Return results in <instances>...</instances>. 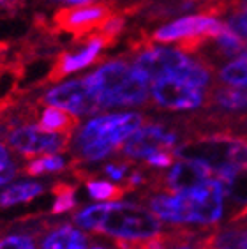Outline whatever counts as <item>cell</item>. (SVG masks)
I'll list each match as a JSON object with an SVG mask.
<instances>
[{
	"label": "cell",
	"mask_w": 247,
	"mask_h": 249,
	"mask_svg": "<svg viewBox=\"0 0 247 249\" xmlns=\"http://www.w3.org/2000/svg\"><path fill=\"white\" fill-rule=\"evenodd\" d=\"M81 230L101 231L122 242H143L161 235V221L150 209L129 201H105L85 207L74 216Z\"/></svg>",
	"instance_id": "cell-1"
},
{
	"label": "cell",
	"mask_w": 247,
	"mask_h": 249,
	"mask_svg": "<svg viewBox=\"0 0 247 249\" xmlns=\"http://www.w3.org/2000/svg\"><path fill=\"white\" fill-rule=\"evenodd\" d=\"M224 189L219 178L184 193H161L148 198V209L162 223L173 226H210L221 221L224 212Z\"/></svg>",
	"instance_id": "cell-2"
},
{
	"label": "cell",
	"mask_w": 247,
	"mask_h": 249,
	"mask_svg": "<svg viewBox=\"0 0 247 249\" xmlns=\"http://www.w3.org/2000/svg\"><path fill=\"white\" fill-rule=\"evenodd\" d=\"M143 125L140 113H109L88 120L74 140L76 158L83 163L101 161L119 149Z\"/></svg>",
	"instance_id": "cell-3"
},
{
	"label": "cell",
	"mask_w": 247,
	"mask_h": 249,
	"mask_svg": "<svg viewBox=\"0 0 247 249\" xmlns=\"http://www.w3.org/2000/svg\"><path fill=\"white\" fill-rule=\"evenodd\" d=\"M87 78L97 90L103 108L138 106L150 94L147 78L124 60H109Z\"/></svg>",
	"instance_id": "cell-4"
},
{
	"label": "cell",
	"mask_w": 247,
	"mask_h": 249,
	"mask_svg": "<svg viewBox=\"0 0 247 249\" xmlns=\"http://www.w3.org/2000/svg\"><path fill=\"white\" fill-rule=\"evenodd\" d=\"M175 156L198 161L221 175L247 164V140L226 133L205 134L184 142L175 149Z\"/></svg>",
	"instance_id": "cell-5"
},
{
	"label": "cell",
	"mask_w": 247,
	"mask_h": 249,
	"mask_svg": "<svg viewBox=\"0 0 247 249\" xmlns=\"http://www.w3.org/2000/svg\"><path fill=\"white\" fill-rule=\"evenodd\" d=\"M223 29L224 23L214 16L189 15L154 30L150 43H178V50L193 53L198 52L207 41L215 37Z\"/></svg>",
	"instance_id": "cell-6"
},
{
	"label": "cell",
	"mask_w": 247,
	"mask_h": 249,
	"mask_svg": "<svg viewBox=\"0 0 247 249\" xmlns=\"http://www.w3.org/2000/svg\"><path fill=\"white\" fill-rule=\"evenodd\" d=\"M111 16H115V11L108 4L71 5V7L57 11L52 23L55 30L71 34L76 41H85L95 32H99L101 27Z\"/></svg>",
	"instance_id": "cell-7"
},
{
	"label": "cell",
	"mask_w": 247,
	"mask_h": 249,
	"mask_svg": "<svg viewBox=\"0 0 247 249\" xmlns=\"http://www.w3.org/2000/svg\"><path fill=\"white\" fill-rule=\"evenodd\" d=\"M43 101L48 106L62 108L76 117L90 115L103 108L97 90L87 76L52 87L43 96Z\"/></svg>",
	"instance_id": "cell-8"
},
{
	"label": "cell",
	"mask_w": 247,
	"mask_h": 249,
	"mask_svg": "<svg viewBox=\"0 0 247 249\" xmlns=\"http://www.w3.org/2000/svg\"><path fill=\"white\" fill-rule=\"evenodd\" d=\"M150 96L156 101V105L171 111L196 110L205 103L203 89L191 85L175 76H164L156 80L150 87Z\"/></svg>",
	"instance_id": "cell-9"
},
{
	"label": "cell",
	"mask_w": 247,
	"mask_h": 249,
	"mask_svg": "<svg viewBox=\"0 0 247 249\" xmlns=\"http://www.w3.org/2000/svg\"><path fill=\"white\" fill-rule=\"evenodd\" d=\"M7 142L16 152L30 158L39 154L46 156L66 150L71 142V134L44 131L39 125H21L11 129V133L7 134Z\"/></svg>",
	"instance_id": "cell-10"
},
{
	"label": "cell",
	"mask_w": 247,
	"mask_h": 249,
	"mask_svg": "<svg viewBox=\"0 0 247 249\" xmlns=\"http://www.w3.org/2000/svg\"><path fill=\"white\" fill-rule=\"evenodd\" d=\"M134 69L140 71L148 82H156L164 76H178L182 67L189 62L187 53L178 48H166V46H147L136 53Z\"/></svg>",
	"instance_id": "cell-11"
},
{
	"label": "cell",
	"mask_w": 247,
	"mask_h": 249,
	"mask_svg": "<svg viewBox=\"0 0 247 249\" xmlns=\"http://www.w3.org/2000/svg\"><path fill=\"white\" fill-rule=\"evenodd\" d=\"M178 143V136L161 124L141 125L124 143V158L147 159L159 150H173Z\"/></svg>",
	"instance_id": "cell-12"
},
{
	"label": "cell",
	"mask_w": 247,
	"mask_h": 249,
	"mask_svg": "<svg viewBox=\"0 0 247 249\" xmlns=\"http://www.w3.org/2000/svg\"><path fill=\"white\" fill-rule=\"evenodd\" d=\"M108 41L103 39L101 36H90L88 39L83 41V48H80L74 53H62L55 58L50 74H48V82H60L62 78L71 74V72L83 69L101 57V50L108 46Z\"/></svg>",
	"instance_id": "cell-13"
},
{
	"label": "cell",
	"mask_w": 247,
	"mask_h": 249,
	"mask_svg": "<svg viewBox=\"0 0 247 249\" xmlns=\"http://www.w3.org/2000/svg\"><path fill=\"white\" fill-rule=\"evenodd\" d=\"M212 178V170L205 164L193 159L178 158L176 163L171 164L170 172L164 177V186L173 193H184L203 186Z\"/></svg>",
	"instance_id": "cell-14"
},
{
	"label": "cell",
	"mask_w": 247,
	"mask_h": 249,
	"mask_svg": "<svg viewBox=\"0 0 247 249\" xmlns=\"http://www.w3.org/2000/svg\"><path fill=\"white\" fill-rule=\"evenodd\" d=\"M88 235L72 225L55 226L44 235L41 249H87Z\"/></svg>",
	"instance_id": "cell-15"
},
{
	"label": "cell",
	"mask_w": 247,
	"mask_h": 249,
	"mask_svg": "<svg viewBox=\"0 0 247 249\" xmlns=\"http://www.w3.org/2000/svg\"><path fill=\"white\" fill-rule=\"evenodd\" d=\"M223 184L224 196L237 205H247V164L217 175Z\"/></svg>",
	"instance_id": "cell-16"
},
{
	"label": "cell",
	"mask_w": 247,
	"mask_h": 249,
	"mask_svg": "<svg viewBox=\"0 0 247 249\" xmlns=\"http://www.w3.org/2000/svg\"><path fill=\"white\" fill-rule=\"evenodd\" d=\"M44 193V186L39 182H18L7 186L0 191V209L16 207L21 203H29Z\"/></svg>",
	"instance_id": "cell-17"
},
{
	"label": "cell",
	"mask_w": 247,
	"mask_h": 249,
	"mask_svg": "<svg viewBox=\"0 0 247 249\" xmlns=\"http://www.w3.org/2000/svg\"><path fill=\"white\" fill-rule=\"evenodd\" d=\"M78 117L69 113V111L55 108V106H48L44 108L41 117H39V127L44 131H52V133H62V134H71L76 129Z\"/></svg>",
	"instance_id": "cell-18"
},
{
	"label": "cell",
	"mask_w": 247,
	"mask_h": 249,
	"mask_svg": "<svg viewBox=\"0 0 247 249\" xmlns=\"http://www.w3.org/2000/svg\"><path fill=\"white\" fill-rule=\"evenodd\" d=\"M217 108L224 111H242L247 110V89H237V87H219L212 94Z\"/></svg>",
	"instance_id": "cell-19"
},
{
	"label": "cell",
	"mask_w": 247,
	"mask_h": 249,
	"mask_svg": "<svg viewBox=\"0 0 247 249\" xmlns=\"http://www.w3.org/2000/svg\"><path fill=\"white\" fill-rule=\"evenodd\" d=\"M219 80L228 87L247 89V57L229 60L219 69Z\"/></svg>",
	"instance_id": "cell-20"
},
{
	"label": "cell",
	"mask_w": 247,
	"mask_h": 249,
	"mask_svg": "<svg viewBox=\"0 0 247 249\" xmlns=\"http://www.w3.org/2000/svg\"><path fill=\"white\" fill-rule=\"evenodd\" d=\"M53 203L52 214H64L76 207V191L67 182H57L52 186Z\"/></svg>",
	"instance_id": "cell-21"
},
{
	"label": "cell",
	"mask_w": 247,
	"mask_h": 249,
	"mask_svg": "<svg viewBox=\"0 0 247 249\" xmlns=\"http://www.w3.org/2000/svg\"><path fill=\"white\" fill-rule=\"evenodd\" d=\"M66 168V159L58 154H46L41 158L34 159L23 166V173L27 175H43V173L62 172Z\"/></svg>",
	"instance_id": "cell-22"
},
{
	"label": "cell",
	"mask_w": 247,
	"mask_h": 249,
	"mask_svg": "<svg viewBox=\"0 0 247 249\" xmlns=\"http://www.w3.org/2000/svg\"><path fill=\"white\" fill-rule=\"evenodd\" d=\"M87 189L90 196L95 200H115V198L124 196L127 189L119 186L117 182H108V180H95V178H87Z\"/></svg>",
	"instance_id": "cell-23"
},
{
	"label": "cell",
	"mask_w": 247,
	"mask_h": 249,
	"mask_svg": "<svg viewBox=\"0 0 247 249\" xmlns=\"http://www.w3.org/2000/svg\"><path fill=\"white\" fill-rule=\"evenodd\" d=\"M226 27L247 43V0L233 7L226 19Z\"/></svg>",
	"instance_id": "cell-24"
},
{
	"label": "cell",
	"mask_w": 247,
	"mask_h": 249,
	"mask_svg": "<svg viewBox=\"0 0 247 249\" xmlns=\"http://www.w3.org/2000/svg\"><path fill=\"white\" fill-rule=\"evenodd\" d=\"M0 249H37L32 235L25 231H15L0 237Z\"/></svg>",
	"instance_id": "cell-25"
},
{
	"label": "cell",
	"mask_w": 247,
	"mask_h": 249,
	"mask_svg": "<svg viewBox=\"0 0 247 249\" xmlns=\"http://www.w3.org/2000/svg\"><path fill=\"white\" fill-rule=\"evenodd\" d=\"M173 158H175V154L173 150H159V152L152 154V156H148L145 161H147L148 166L152 168H170L173 164Z\"/></svg>",
	"instance_id": "cell-26"
},
{
	"label": "cell",
	"mask_w": 247,
	"mask_h": 249,
	"mask_svg": "<svg viewBox=\"0 0 247 249\" xmlns=\"http://www.w3.org/2000/svg\"><path fill=\"white\" fill-rule=\"evenodd\" d=\"M105 173L108 175L113 182H125L129 173V164L127 163H111L105 166Z\"/></svg>",
	"instance_id": "cell-27"
},
{
	"label": "cell",
	"mask_w": 247,
	"mask_h": 249,
	"mask_svg": "<svg viewBox=\"0 0 247 249\" xmlns=\"http://www.w3.org/2000/svg\"><path fill=\"white\" fill-rule=\"evenodd\" d=\"M16 173H18V168H16V164L13 161L0 168V186H5L7 182H11Z\"/></svg>",
	"instance_id": "cell-28"
},
{
	"label": "cell",
	"mask_w": 247,
	"mask_h": 249,
	"mask_svg": "<svg viewBox=\"0 0 247 249\" xmlns=\"http://www.w3.org/2000/svg\"><path fill=\"white\" fill-rule=\"evenodd\" d=\"M11 163V152L7 150V147L5 145L0 143V168L5 166V164Z\"/></svg>",
	"instance_id": "cell-29"
},
{
	"label": "cell",
	"mask_w": 247,
	"mask_h": 249,
	"mask_svg": "<svg viewBox=\"0 0 247 249\" xmlns=\"http://www.w3.org/2000/svg\"><path fill=\"white\" fill-rule=\"evenodd\" d=\"M21 0H0V5L7 11H15L16 7H19Z\"/></svg>",
	"instance_id": "cell-30"
},
{
	"label": "cell",
	"mask_w": 247,
	"mask_h": 249,
	"mask_svg": "<svg viewBox=\"0 0 247 249\" xmlns=\"http://www.w3.org/2000/svg\"><path fill=\"white\" fill-rule=\"evenodd\" d=\"M231 221H247V205L242 207V209L238 211V214H235V216H233Z\"/></svg>",
	"instance_id": "cell-31"
},
{
	"label": "cell",
	"mask_w": 247,
	"mask_h": 249,
	"mask_svg": "<svg viewBox=\"0 0 247 249\" xmlns=\"http://www.w3.org/2000/svg\"><path fill=\"white\" fill-rule=\"evenodd\" d=\"M60 2H67L71 5H83V4H92L94 0H60Z\"/></svg>",
	"instance_id": "cell-32"
},
{
	"label": "cell",
	"mask_w": 247,
	"mask_h": 249,
	"mask_svg": "<svg viewBox=\"0 0 247 249\" xmlns=\"http://www.w3.org/2000/svg\"><path fill=\"white\" fill-rule=\"evenodd\" d=\"M240 249H247V230H242L240 235Z\"/></svg>",
	"instance_id": "cell-33"
},
{
	"label": "cell",
	"mask_w": 247,
	"mask_h": 249,
	"mask_svg": "<svg viewBox=\"0 0 247 249\" xmlns=\"http://www.w3.org/2000/svg\"><path fill=\"white\" fill-rule=\"evenodd\" d=\"M88 249H109V248H106V246H92V248H88Z\"/></svg>",
	"instance_id": "cell-34"
},
{
	"label": "cell",
	"mask_w": 247,
	"mask_h": 249,
	"mask_svg": "<svg viewBox=\"0 0 247 249\" xmlns=\"http://www.w3.org/2000/svg\"><path fill=\"white\" fill-rule=\"evenodd\" d=\"M175 249H191V248H187V246H178V248H175Z\"/></svg>",
	"instance_id": "cell-35"
}]
</instances>
